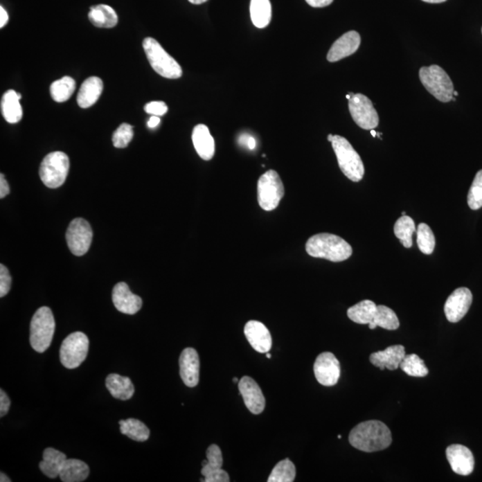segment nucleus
I'll return each mask as SVG.
<instances>
[{
  "mask_svg": "<svg viewBox=\"0 0 482 482\" xmlns=\"http://www.w3.org/2000/svg\"><path fill=\"white\" fill-rule=\"evenodd\" d=\"M348 440L355 449L373 453L388 449L392 443V435L385 423L372 420L355 426L349 434Z\"/></svg>",
  "mask_w": 482,
  "mask_h": 482,
  "instance_id": "nucleus-1",
  "label": "nucleus"
},
{
  "mask_svg": "<svg viewBox=\"0 0 482 482\" xmlns=\"http://www.w3.org/2000/svg\"><path fill=\"white\" fill-rule=\"evenodd\" d=\"M305 250L309 256L332 262H342L350 258L353 249L342 238L330 233L315 234L307 240Z\"/></svg>",
  "mask_w": 482,
  "mask_h": 482,
  "instance_id": "nucleus-2",
  "label": "nucleus"
},
{
  "mask_svg": "<svg viewBox=\"0 0 482 482\" xmlns=\"http://www.w3.org/2000/svg\"><path fill=\"white\" fill-rule=\"evenodd\" d=\"M55 323L51 309L42 307L34 314L30 321V343L39 353H44L51 347L55 334Z\"/></svg>",
  "mask_w": 482,
  "mask_h": 482,
  "instance_id": "nucleus-3",
  "label": "nucleus"
},
{
  "mask_svg": "<svg viewBox=\"0 0 482 482\" xmlns=\"http://www.w3.org/2000/svg\"><path fill=\"white\" fill-rule=\"evenodd\" d=\"M332 144L343 174L352 181H360L364 178V166L359 154L342 136H333Z\"/></svg>",
  "mask_w": 482,
  "mask_h": 482,
  "instance_id": "nucleus-4",
  "label": "nucleus"
},
{
  "mask_svg": "<svg viewBox=\"0 0 482 482\" xmlns=\"http://www.w3.org/2000/svg\"><path fill=\"white\" fill-rule=\"evenodd\" d=\"M143 48L150 66L159 75L168 79L181 78L182 69L180 64L163 48L157 39H145Z\"/></svg>",
  "mask_w": 482,
  "mask_h": 482,
  "instance_id": "nucleus-5",
  "label": "nucleus"
},
{
  "mask_svg": "<svg viewBox=\"0 0 482 482\" xmlns=\"http://www.w3.org/2000/svg\"><path fill=\"white\" fill-rule=\"evenodd\" d=\"M419 77L422 85L438 100L447 103L454 98V84L449 74L443 68L432 64L423 66L419 71Z\"/></svg>",
  "mask_w": 482,
  "mask_h": 482,
  "instance_id": "nucleus-6",
  "label": "nucleus"
},
{
  "mask_svg": "<svg viewBox=\"0 0 482 482\" xmlns=\"http://www.w3.org/2000/svg\"><path fill=\"white\" fill-rule=\"evenodd\" d=\"M69 157L61 151L47 154L39 168V177L45 186L60 188L66 180L69 172Z\"/></svg>",
  "mask_w": 482,
  "mask_h": 482,
  "instance_id": "nucleus-7",
  "label": "nucleus"
},
{
  "mask_svg": "<svg viewBox=\"0 0 482 482\" xmlns=\"http://www.w3.org/2000/svg\"><path fill=\"white\" fill-rule=\"evenodd\" d=\"M283 196V184L276 171L269 170L259 178L258 199L262 209L273 211L278 208Z\"/></svg>",
  "mask_w": 482,
  "mask_h": 482,
  "instance_id": "nucleus-8",
  "label": "nucleus"
},
{
  "mask_svg": "<svg viewBox=\"0 0 482 482\" xmlns=\"http://www.w3.org/2000/svg\"><path fill=\"white\" fill-rule=\"evenodd\" d=\"M89 347L88 337L76 332L67 336L60 348V362L67 369H75L85 361Z\"/></svg>",
  "mask_w": 482,
  "mask_h": 482,
  "instance_id": "nucleus-9",
  "label": "nucleus"
},
{
  "mask_svg": "<svg viewBox=\"0 0 482 482\" xmlns=\"http://www.w3.org/2000/svg\"><path fill=\"white\" fill-rule=\"evenodd\" d=\"M349 112L352 118L360 128L375 130L379 125L378 113L373 102L364 94H355L348 100Z\"/></svg>",
  "mask_w": 482,
  "mask_h": 482,
  "instance_id": "nucleus-10",
  "label": "nucleus"
},
{
  "mask_svg": "<svg viewBox=\"0 0 482 482\" xmlns=\"http://www.w3.org/2000/svg\"><path fill=\"white\" fill-rule=\"evenodd\" d=\"M92 237L93 233L89 222L82 218L74 219L66 231L68 248L73 255H85L91 245Z\"/></svg>",
  "mask_w": 482,
  "mask_h": 482,
  "instance_id": "nucleus-11",
  "label": "nucleus"
},
{
  "mask_svg": "<svg viewBox=\"0 0 482 482\" xmlns=\"http://www.w3.org/2000/svg\"><path fill=\"white\" fill-rule=\"evenodd\" d=\"M314 372L320 384L332 387L338 383L341 377V364L334 355L324 352L318 355L315 360Z\"/></svg>",
  "mask_w": 482,
  "mask_h": 482,
  "instance_id": "nucleus-12",
  "label": "nucleus"
},
{
  "mask_svg": "<svg viewBox=\"0 0 482 482\" xmlns=\"http://www.w3.org/2000/svg\"><path fill=\"white\" fill-rule=\"evenodd\" d=\"M472 303L471 290L459 288L455 290L447 299L444 312L450 323H458L468 313Z\"/></svg>",
  "mask_w": 482,
  "mask_h": 482,
  "instance_id": "nucleus-13",
  "label": "nucleus"
},
{
  "mask_svg": "<svg viewBox=\"0 0 482 482\" xmlns=\"http://www.w3.org/2000/svg\"><path fill=\"white\" fill-rule=\"evenodd\" d=\"M222 454L217 445L213 444L206 450V460L202 462L201 474L206 482H229L230 476L222 470Z\"/></svg>",
  "mask_w": 482,
  "mask_h": 482,
  "instance_id": "nucleus-14",
  "label": "nucleus"
},
{
  "mask_svg": "<svg viewBox=\"0 0 482 482\" xmlns=\"http://www.w3.org/2000/svg\"><path fill=\"white\" fill-rule=\"evenodd\" d=\"M447 461L456 474L467 476L474 472V457L472 451L460 444L451 445L446 451Z\"/></svg>",
  "mask_w": 482,
  "mask_h": 482,
  "instance_id": "nucleus-15",
  "label": "nucleus"
},
{
  "mask_svg": "<svg viewBox=\"0 0 482 482\" xmlns=\"http://www.w3.org/2000/svg\"><path fill=\"white\" fill-rule=\"evenodd\" d=\"M239 391L250 412L260 415L265 410V398L255 380L249 376L242 377L239 382Z\"/></svg>",
  "mask_w": 482,
  "mask_h": 482,
  "instance_id": "nucleus-16",
  "label": "nucleus"
},
{
  "mask_svg": "<svg viewBox=\"0 0 482 482\" xmlns=\"http://www.w3.org/2000/svg\"><path fill=\"white\" fill-rule=\"evenodd\" d=\"M361 44L360 34L355 30L343 34L333 43L332 48H330L327 60L330 63H335L344 58L355 53L359 48Z\"/></svg>",
  "mask_w": 482,
  "mask_h": 482,
  "instance_id": "nucleus-17",
  "label": "nucleus"
},
{
  "mask_svg": "<svg viewBox=\"0 0 482 482\" xmlns=\"http://www.w3.org/2000/svg\"><path fill=\"white\" fill-rule=\"evenodd\" d=\"M180 375L184 384L190 388L196 387L199 382L200 362L199 354L193 348H185L181 352L180 360Z\"/></svg>",
  "mask_w": 482,
  "mask_h": 482,
  "instance_id": "nucleus-18",
  "label": "nucleus"
},
{
  "mask_svg": "<svg viewBox=\"0 0 482 482\" xmlns=\"http://www.w3.org/2000/svg\"><path fill=\"white\" fill-rule=\"evenodd\" d=\"M112 299L114 307L125 314H135L141 310L142 299L134 294L125 283H117L114 287Z\"/></svg>",
  "mask_w": 482,
  "mask_h": 482,
  "instance_id": "nucleus-19",
  "label": "nucleus"
},
{
  "mask_svg": "<svg viewBox=\"0 0 482 482\" xmlns=\"http://www.w3.org/2000/svg\"><path fill=\"white\" fill-rule=\"evenodd\" d=\"M244 333L249 344L259 353H268L271 348V336L264 323L258 321H249L245 325Z\"/></svg>",
  "mask_w": 482,
  "mask_h": 482,
  "instance_id": "nucleus-20",
  "label": "nucleus"
},
{
  "mask_svg": "<svg viewBox=\"0 0 482 482\" xmlns=\"http://www.w3.org/2000/svg\"><path fill=\"white\" fill-rule=\"evenodd\" d=\"M406 357V348L402 345L391 346L385 350L375 352L370 355V362L381 370L395 371L400 367Z\"/></svg>",
  "mask_w": 482,
  "mask_h": 482,
  "instance_id": "nucleus-21",
  "label": "nucleus"
},
{
  "mask_svg": "<svg viewBox=\"0 0 482 482\" xmlns=\"http://www.w3.org/2000/svg\"><path fill=\"white\" fill-rule=\"evenodd\" d=\"M193 142L195 150L203 160L209 161L215 156V140L210 134L208 126H195L193 132Z\"/></svg>",
  "mask_w": 482,
  "mask_h": 482,
  "instance_id": "nucleus-22",
  "label": "nucleus"
},
{
  "mask_svg": "<svg viewBox=\"0 0 482 482\" xmlns=\"http://www.w3.org/2000/svg\"><path fill=\"white\" fill-rule=\"evenodd\" d=\"M102 91H103L102 80L96 76L89 77L80 86L78 96H77V103L82 108L91 107L98 100Z\"/></svg>",
  "mask_w": 482,
  "mask_h": 482,
  "instance_id": "nucleus-23",
  "label": "nucleus"
},
{
  "mask_svg": "<svg viewBox=\"0 0 482 482\" xmlns=\"http://www.w3.org/2000/svg\"><path fill=\"white\" fill-rule=\"evenodd\" d=\"M106 387L114 398L120 400H131L135 391L131 379L117 373H111L107 377Z\"/></svg>",
  "mask_w": 482,
  "mask_h": 482,
  "instance_id": "nucleus-24",
  "label": "nucleus"
},
{
  "mask_svg": "<svg viewBox=\"0 0 482 482\" xmlns=\"http://www.w3.org/2000/svg\"><path fill=\"white\" fill-rule=\"evenodd\" d=\"M66 459L67 457L64 453L48 447L43 452V459L39 463V467L43 474L48 478L55 479L60 476L62 466Z\"/></svg>",
  "mask_w": 482,
  "mask_h": 482,
  "instance_id": "nucleus-25",
  "label": "nucleus"
},
{
  "mask_svg": "<svg viewBox=\"0 0 482 482\" xmlns=\"http://www.w3.org/2000/svg\"><path fill=\"white\" fill-rule=\"evenodd\" d=\"M21 95L14 89H9L3 95L1 100V113L3 117L9 123H19L23 117L20 100Z\"/></svg>",
  "mask_w": 482,
  "mask_h": 482,
  "instance_id": "nucleus-26",
  "label": "nucleus"
},
{
  "mask_svg": "<svg viewBox=\"0 0 482 482\" xmlns=\"http://www.w3.org/2000/svg\"><path fill=\"white\" fill-rule=\"evenodd\" d=\"M89 475L87 463L79 459H66L62 466L60 477L64 482L84 481Z\"/></svg>",
  "mask_w": 482,
  "mask_h": 482,
  "instance_id": "nucleus-27",
  "label": "nucleus"
},
{
  "mask_svg": "<svg viewBox=\"0 0 482 482\" xmlns=\"http://www.w3.org/2000/svg\"><path fill=\"white\" fill-rule=\"evenodd\" d=\"M89 19L96 27L113 28L118 23V15L109 6L100 4L91 8Z\"/></svg>",
  "mask_w": 482,
  "mask_h": 482,
  "instance_id": "nucleus-28",
  "label": "nucleus"
},
{
  "mask_svg": "<svg viewBox=\"0 0 482 482\" xmlns=\"http://www.w3.org/2000/svg\"><path fill=\"white\" fill-rule=\"evenodd\" d=\"M250 17L253 24L259 29L267 27L271 19V6L270 0H251L250 2Z\"/></svg>",
  "mask_w": 482,
  "mask_h": 482,
  "instance_id": "nucleus-29",
  "label": "nucleus"
},
{
  "mask_svg": "<svg viewBox=\"0 0 482 482\" xmlns=\"http://www.w3.org/2000/svg\"><path fill=\"white\" fill-rule=\"evenodd\" d=\"M371 330H375L376 327L382 329L395 330L400 328V320L392 309L386 305H377V311L372 323L368 324Z\"/></svg>",
  "mask_w": 482,
  "mask_h": 482,
  "instance_id": "nucleus-30",
  "label": "nucleus"
},
{
  "mask_svg": "<svg viewBox=\"0 0 482 482\" xmlns=\"http://www.w3.org/2000/svg\"><path fill=\"white\" fill-rule=\"evenodd\" d=\"M377 305L372 301H363L348 310L349 319L358 324H369L373 321Z\"/></svg>",
  "mask_w": 482,
  "mask_h": 482,
  "instance_id": "nucleus-31",
  "label": "nucleus"
},
{
  "mask_svg": "<svg viewBox=\"0 0 482 482\" xmlns=\"http://www.w3.org/2000/svg\"><path fill=\"white\" fill-rule=\"evenodd\" d=\"M119 425L120 434L127 436L132 440L144 442L150 438V429L137 419L120 420Z\"/></svg>",
  "mask_w": 482,
  "mask_h": 482,
  "instance_id": "nucleus-32",
  "label": "nucleus"
},
{
  "mask_svg": "<svg viewBox=\"0 0 482 482\" xmlns=\"http://www.w3.org/2000/svg\"><path fill=\"white\" fill-rule=\"evenodd\" d=\"M416 231L415 222L409 215L402 216L394 225L395 237L401 241L404 248L410 249L413 246V235Z\"/></svg>",
  "mask_w": 482,
  "mask_h": 482,
  "instance_id": "nucleus-33",
  "label": "nucleus"
},
{
  "mask_svg": "<svg viewBox=\"0 0 482 482\" xmlns=\"http://www.w3.org/2000/svg\"><path fill=\"white\" fill-rule=\"evenodd\" d=\"M75 88V80L69 76H64L52 83L51 86V97L57 103H63L72 97Z\"/></svg>",
  "mask_w": 482,
  "mask_h": 482,
  "instance_id": "nucleus-34",
  "label": "nucleus"
},
{
  "mask_svg": "<svg viewBox=\"0 0 482 482\" xmlns=\"http://www.w3.org/2000/svg\"><path fill=\"white\" fill-rule=\"evenodd\" d=\"M400 367L407 375L412 377H425L429 373L425 361L416 354L406 355Z\"/></svg>",
  "mask_w": 482,
  "mask_h": 482,
  "instance_id": "nucleus-35",
  "label": "nucleus"
},
{
  "mask_svg": "<svg viewBox=\"0 0 482 482\" xmlns=\"http://www.w3.org/2000/svg\"><path fill=\"white\" fill-rule=\"evenodd\" d=\"M296 478V467L289 458L275 465L268 478V482H292Z\"/></svg>",
  "mask_w": 482,
  "mask_h": 482,
  "instance_id": "nucleus-36",
  "label": "nucleus"
},
{
  "mask_svg": "<svg viewBox=\"0 0 482 482\" xmlns=\"http://www.w3.org/2000/svg\"><path fill=\"white\" fill-rule=\"evenodd\" d=\"M417 244L423 254L431 255L434 251L435 236L428 224H420L417 228Z\"/></svg>",
  "mask_w": 482,
  "mask_h": 482,
  "instance_id": "nucleus-37",
  "label": "nucleus"
},
{
  "mask_svg": "<svg viewBox=\"0 0 482 482\" xmlns=\"http://www.w3.org/2000/svg\"><path fill=\"white\" fill-rule=\"evenodd\" d=\"M467 202L469 208L472 210L482 208V170L477 172L472 181L468 193Z\"/></svg>",
  "mask_w": 482,
  "mask_h": 482,
  "instance_id": "nucleus-38",
  "label": "nucleus"
},
{
  "mask_svg": "<svg viewBox=\"0 0 482 482\" xmlns=\"http://www.w3.org/2000/svg\"><path fill=\"white\" fill-rule=\"evenodd\" d=\"M132 138H134L132 126L128 123H123L113 135L114 146L117 148H125L128 146Z\"/></svg>",
  "mask_w": 482,
  "mask_h": 482,
  "instance_id": "nucleus-39",
  "label": "nucleus"
},
{
  "mask_svg": "<svg viewBox=\"0 0 482 482\" xmlns=\"http://www.w3.org/2000/svg\"><path fill=\"white\" fill-rule=\"evenodd\" d=\"M12 278L8 269L4 265H0V296L3 298L11 289Z\"/></svg>",
  "mask_w": 482,
  "mask_h": 482,
  "instance_id": "nucleus-40",
  "label": "nucleus"
},
{
  "mask_svg": "<svg viewBox=\"0 0 482 482\" xmlns=\"http://www.w3.org/2000/svg\"><path fill=\"white\" fill-rule=\"evenodd\" d=\"M145 112L151 116H163V114L168 113V107L166 106L165 102L163 101H152L148 103L144 107Z\"/></svg>",
  "mask_w": 482,
  "mask_h": 482,
  "instance_id": "nucleus-41",
  "label": "nucleus"
},
{
  "mask_svg": "<svg viewBox=\"0 0 482 482\" xmlns=\"http://www.w3.org/2000/svg\"><path fill=\"white\" fill-rule=\"evenodd\" d=\"M10 406L11 401L9 400L8 395L1 389L0 391V416L3 417L7 415Z\"/></svg>",
  "mask_w": 482,
  "mask_h": 482,
  "instance_id": "nucleus-42",
  "label": "nucleus"
},
{
  "mask_svg": "<svg viewBox=\"0 0 482 482\" xmlns=\"http://www.w3.org/2000/svg\"><path fill=\"white\" fill-rule=\"evenodd\" d=\"M10 193L8 182L5 179L4 175H0V197L4 199Z\"/></svg>",
  "mask_w": 482,
  "mask_h": 482,
  "instance_id": "nucleus-43",
  "label": "nucleus"
},
{
  "mask_svg": "<svg viewBox=\"0 0 482 482\" xmlns=\"http://www.w3.org/2000/svg\"><path fill=\"white\" fill-rule=\"evenodd\" d=\"M305 1L313 8H325L332 4L333 0H305Z\"/></svg>",
  "mask_w": 482,
  "mask_h": 482,
  "instance_id": "nucleus-44",
  "label": "nucleus"
},
{
  "mask_svg": "<svg viewBox=\"0 0 482 482\" xmlns=\"http://www.w3.org/2000/svg\"><path fill=\"white\" fill-rule=\"evenodd\" d=\"M9 20L8 14L5 10L4 8L0 7V28L7 26Z\"/></svg>",
  "mask_w": 482,
  "mask_h": 482,
  "instance_id": "nucleus-45",
  "label": "nucleus"
},
{
  "mask_svg": "<svg viewBox=\"0 0 482 482\" xmlns=\"http://www.w3.org/2000/svg\"><path fill=\"white\" fill-rule=\"evenodd\" d=\"M161 119L159 116H151L150 120L148 122V127L150 129H154L159 125Z\"/></svg>",
  "mask_w": 482,
  "mask_h": 482,
  "instance_id": "nucleus-46",
  "label": "nucleus"
},
{
  "mask_svg": "<svg viewBox=\"0 0 482 482\" xmlns=\"http://www.w3.org/2000/svg\"><path fill=\"white\" fill-rule=\"evenodd\" d=\"M248 146L249 148V150H254V148H256V142L255 139L253 137H250V136H249V138L248 140Z\"/></svg>",
  "mask_w": 482,
  "mask_h": 482,
  "instance_id": "nucleus-47",
  "label": "nucleus"
},
{
  "mask_svg": "<svg viewBox=\"0 0 482 482\" xmlns=\"http://www.w3.org/2000/svg\"><path fill=\"white\" fill-rule=\"evenodd\" d=\"M0 481L1 482H10L11 480L8 477L7 475L4 474V472H1L0 474Z\"/></svg>",
  "mask_w": 482,
  "mask_h": 482,
  "instance_id": "nucleus-48",
  "label": "nucleus"
},
{
  "mask_svg": "<svg viewBox=\"0 0 482 482\" xmlns=\"http://www.w3.org/2000/svg\"><path fill=\"white\" fill-rule=\"evenodd\" d=\"M193 5H201L203 3L208 1V0H188Z\"/></svg>",
  "mask_w": 482,
  "mask_h": 482,
  "instance_id": "nucleus-49",
  "label": "nucleus"
},
{
  "mask_svg": "<svg viewBox=\"0 0 482 482\" xmlns=\"http://www.w3.org/2000/svg\"><path fill=\"white\" fill-rule=\"evenodd\" d=\"M422 1L431 3V4H438V3H443L447 0H422Z\"/></svg>",
  "mask_w": 482,
  "mask_h": 482,
  "instance_id": "nucleus-50",
  "label": "nucleus"
},
{
  "mask_svg": "<svg viewBox=\"0 0 482 482\" xmlns=\"http://www.w3.org/2000/svg\"><path fill=\"white\" fill-rule=\"evenodd\" d=\"M371 134H372L373 138H375L377 136V132L375 131V130H371Z\"/></svg>",
  "mask_w": 482,
  "mask_h": 482,
  "instance_id": "nucleus-51",
  "label": "nucleus"
},
{
  "mask_svg": "<svg viewBox=\"0 0 482 482\" xmlns=\"http://www.w3.org/2000/svg\"><path fill=\"white\" fill-rule=\"evenodd\" d=\"M333 136H334V135H332V134H329V135H328V141H329L330 142H332V140H333Z\"/></svg>",
  "mask_w": 482,
  "mask_h": 482,
  "instance_id": "nucleus-52",
  "label": "nucleus"
},
{
  "mask_svg": "<svg viewBox=\"0 0 482 482\" xmlns=\"http://www.w3.org/2000/svg\"><path fill=\"white\" fill-rule=\"evenodd\" d=\"M453 95L455 96V97H457V96H458V92L454 91Z\"/></svg>",
  "mask_w": 482,
  "mask_h": 482,
  "instance_id": "nucleus-53",
  "label": "nucleus"
},
{
  "mask_svg": "<svg viewBox=\"0 0 482 482\" xmlns=\"http://www.w3.org/2000/svg\"><path fill=\"white\" fill-rule=\"evenodd\" d=\"M233 382H239V380H238V378H233Z\"/></svg>",
  "mask_w": 482,
  "mask_h": 482,
  "instance_id": "nucleus-54",
  "label": "nucleus"
},
{
  "mask_svg": "<svg viewBox=\"0 0 482 482\" xmlns=\"http://www.w3.org/2000/svg\"><path fill=\"white\" fill-rule=\"evenodd\" d=\"M267 358H271V354L267 353Z\"/></svg>",
  "mask_w": 482,
  "mask_h": 482,
  "instance_id": "nucleus-55",
  "label": "nucleus"
},
{
  "mask_svg": "<svg viewBox=\"0 0 482 482\" xmlns=\"http://www.w3.org/2000/svg\"><path fill=\"white\" fill-rule=\"evenodd\" d=\"M406 215V212L402 213V216Z\"/></svg>",
  "mask_w": 482,
  "mask_h": 482,
  "instance_id": "nucleus-56",
  "label": "nucleus"
},
{
  "mask_svg": "<svg viewBox=\"0 0 482 482\" xmlns=\"http://www.w3.org/2000/svg\"><path fill=\"white\" fill-rule=\"evenodd\" d=\"M481 33H482V29H481Z\"/></svg>",
  "mask_w": 482,
  "mask_h": 482,
  "instance_id": "nucleus-57",
  "label": "nucleus"
}]
</instances>
